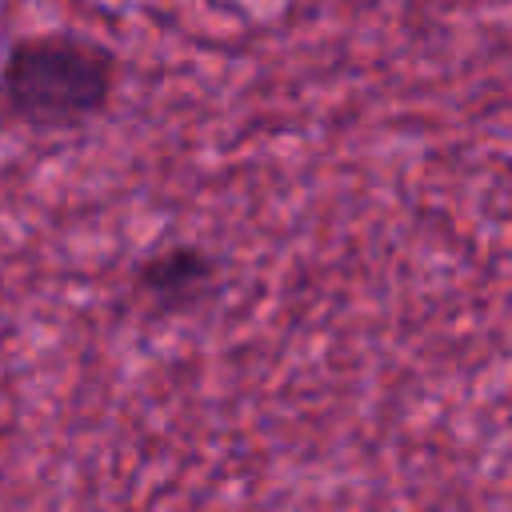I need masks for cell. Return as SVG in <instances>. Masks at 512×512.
<instances>
[{
  "label": "cell",
  "mask_w": 512,
  "mask_h": 512,
  "mask_svg": "<svg viewBox=\"0 0 512 512\" xmlns=\"http://www.w3.org/2000/svg\"><path fill=\"white\" fill-rule=\"evenodd\" d=\"M216 284H220L216 256L188 240L164 244L132 268V300L156 320H176L196 312L216 292Z\"/></svg>",
  "instance_id": "obj_2"
},
{
  "label": "cell",
  "mask_w": 512,
  "mask_h": 512,
  "mask_svg": "<svg viewBox=\"0 0 512 512\" xmlns=\"http://www.w3.org/2000/svg\"><path fill=\"white\" fill-rule=\"evenodd\" d=\"M120 80L116 52L84 32L16 36L0 60V112L28 132H76L108 112Z\"/></svg>",
  "instance_id": "obj_1"
}]
</instances>
